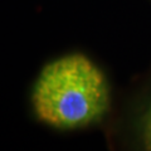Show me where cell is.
<instances>
[{
  "label": "cell",
  "instance_id": "cell-1",
  "mask_svg": "<svg viewBox=\"0 0 151 151\" xmlns=\"http://www.w3.org/2000/svg\"><path fill=\"white\" fill-rule=\"evenodd\" d=\"M35 119L58 131L101 125L111 113L107 76L88 55L74 52L52 59L38 73L30 92Z\"/></svg>",
  "mask_w": 151,
  "mask_h": 151
},
{
  "label": "cell",
  "instance_id": "cell-2",
  "mask_svg": "<svg viewBox=\"0 0 151 151\" xmlns=\"http://www.w3.org/2000/svg\"><path fill=\"white\" fill-rule=\"evenodd\" d=\"M120 129L121 137L129 146L151 151V79L126 107Z\"/></svg>",
  "mask_w": 151,
  "mask_h": 151
}]
</instances>
